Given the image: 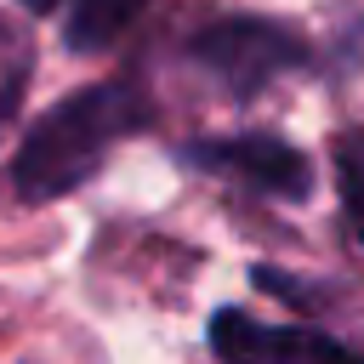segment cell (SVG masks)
Returning a JSON list of instances; mask_svg holds the SVG:
<instances>
[{"label":"cell","mask_w":364,"mask_h":364,"mask_svg":"<svg viewBox=\"0 0 364 364\" xmlns=\"http://www.w3.org/2000/svg\"><path fill=\"white\" fill-rule=\"evenodd\" d=\"M148 119V102L125 85V80H102V85H80L74 97H63L57 108H46V119H34V131L23 136L17 159H11V182L28 205L63 199L74 193L119 136H131Z\"/></svg>","instance_id":"6da1fadb"},{"label":"cell","mask_w":364,"mask_h":364,"mask_svg":"<svg viewBox=\"0 0 364 364\" xmlns=\"http://www.w3.org/2000/svg\"><path fill=\"white\" fill-rule=\"evenodd\" d=\"M301 57H307L301 40L279 23H262V17H233V23H216L193 40V63L233 97H256L279 74L301 68Z\"/></svg>","instance_id":"7a4b0ae2"},{"label":"cell","mask_w":364,"mask_h":364,"mask_svg":"<svg viewBox=\"0 0 364 364\" xmlns=\"http://www.w3.org/2000/svg\"><path fill=\"white\" fill-rule=\"evenodd\" d=\"M210 353L222 364H364V353L341 347L324 330L301 324H262L239 307L210 313Z\"/></svg>","instance_id":"3957f363"},{"label":"cell","mask_w":364,"mask_h":364,"mask_svg":"<svg viewBox=\"0 0 364 364\" xmlns=\"http://www.w3.org/2000/svg\"><path fill=\"white\" fill-rule=\"evenodd\" d=\"M188 165L199 171H216V176H233L256 193H273V199H301L307 193V154H296L284 136H267V131H239V136H205L188 148Z\"/></svg>","instance_id":"277c9868"},{"label":"cell","mask_w":364,"mask_h":364,"mask_svg":"<svg viewBox=\"0 0 364 364\" xmlns=\"http://www.w3.org/2000/svg\"><path fill=\"white\" fill-rule=\"evenodd\" d=\"M142 6L148 0H74L68 6V23H63L68 51H102V46H114L142 17Z\"/></svg>","instance_id":"5b68a950"},{"label":"cell","mask_w":364,"mask_h":364,"mask_svg":"<svg viewBox=\"0 0 364 364\" xmlns=\"http://www.w3.org/2000/svg\"><path fill=\"white\" fill-rule=\"evenodd\" d=\"M23 85H28V40H23V28L0 23V125L17 114Z\"/></svg>","instance_id":"8992f818"},{"label":"cell","mask_w":364,"mask_h":364,"mask_svg":"<svg viewBox=\"0 0 364 364\" xmlns=\"http://www.w3.org/2000/svg\"><path fill=\"white\" fill-rule=\"evenodd\" d=\"M336 176H341V205L364 239V131H347L336 142Z\"/></svg>","instance_id":"52a82bcc"},{"label":"cell","mask_w":364,"mask_h":364,"mask_svg":"<svg viewBox=\"0 0 364 364\" xmlns=\"http://www.w3.org/2000/svg\"><path fill=\"white\" fill-rule=\"evenodd\" d=\"M28 11H51V6H63V0H23Z\"/></svg>","instance_id":"ba28073f"}]
</instances>
